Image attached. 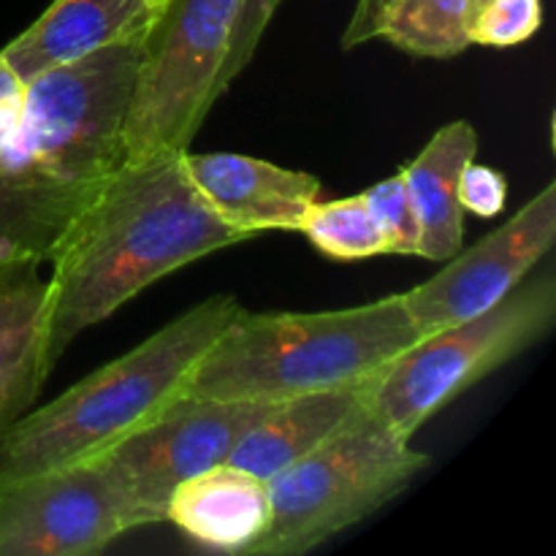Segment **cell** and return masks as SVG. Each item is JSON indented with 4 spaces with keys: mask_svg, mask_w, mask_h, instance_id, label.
Returning a JSON list of instances; mask_svg holds the SVG:
<instances>
[{
    "mask_svg": "<svg viewBox=\"0 0 556 556\" xmlns=\"http://www.w3.org/2000/svg\"><path fill=\"white\" fill-rule=\"evenodd\" d=\"M139 36L27 81L25 109L0 139V250L47 264L74 217L125 163L123 125Z\"/></svg>",
    "mask_w": 556,
    "mask_h": 556,
    "instance_id": "obj_1",
    "label": "cell"
},
{
    "mask_svg": "<svg viewBox=\"0 0 556 556\" xmlns=\"http://www.w3.org/2000/svg\"><path fill=\"white\" fill-rule=\"evenodd\" d=\"M248 239L195 190L182 152L123 163L47 258L54 358L155 280Z\"/></svg>",
    "mask_w": 556,
    "mask_h": 556,
    "instance_id": "obj_2",
    "label": "cell"
},
{
    "mask_svg": "<svg viewBox=\"0 0 556 556\" xmlns=\"http://www.w3.org/2000/svg\"><path fill=\"white\" fill-rule=\"evenodd\" d=\"M242 309L233 293L201 299L58 400L25 413L0 434V489L101 456L152 421L188 391L201 358Z\"/></svg>",
    "mask_w": 556,
    "mask_h": 556,
    "instance_id": "obj_3",
    "label": "cell"
},
{
    "mask_svg": "<svg viewBox=\"0 0 556 556\" xmlns=\"http://www.w3.org/2000/svg\"><path fill=\"white\" fill-rule=\"evenodd\" d=\"M421 340L402 293L326 313H239L195 367L185 394L282 402L372 386Z\"/></svg>",
    "mask_w": 556,
    "mask_h": 556,
    "instance_id": "obj_4",
    "label": "cell"
},
{
    "mask_svg": "<svg viewBox=\"0 0 556 556\" xmlns=\"http://www.w3.org/2000/svg\"><path fill=\"white\" fill-rule=\"evenodd\" d=\"M429 456L372 410L266 481L269 527L250 556H302L400 497Z\"/></svg>",
    "mask_w": 556,
    "mask_h": 556,
    "instance_id": "obj_5",
    "label": "cell"
},
{
    "mask_svg": "<svg viewBox=\"0 0 556 556\" xmlns=\"http://www.w3.org/2000/svg\"><path fill=\"white\" fill-rule=\"evenodd\" d=\"M556 320V275L527 277L500 304L445 326L407 348L369 389V410L402 438L481 383L494 369L530 351Z\"/></svg>",
    "mask_w": 556,
    "mask_h": 556,
    "instance_id": "obj_6",
    "label": "cell"
},
{
    "mask_svg": "<svg viewBox=\"0 0 556 556\" xmlns=\"http://www.w3.org/2000/svg\"><path fill=\"white\" fill-rule=\"evenodd\" d=\"M239 0H163L141 33L125 112V163L179 155L223 96Z\"/></svg>",
    "mask_w": 556,
    "mask_h": 556,
    "instance_id": "obj_7",
    "label": "cell"
},
{
    "mask_svg": "<svg viewBox=\"0 0 556 556\" xmlns=\"http://www.w3.org/2000/svg\"><path fill=\"white\" fill-rule=\"evenodd\" d=\"M271 405L275 402H228L182 394L134 434L101 456H92V462L112 478L144 527L161 525L166 521L174 489L228 462L239 438L258 424Z\"/></svg>",
    "mask_w": 556,
    "mask_h": 556,
    "instance_id": "obj_8",
    "label": "cell"
},
{
    "mask_svg": "<svg viewBox=\"0 0 556 556\" xmlns=\"http://www.w3.org/2000/svg\"><path fill=\"white\" fill-rule=\"evenodd\" d=\"M144 527L92 459L0 489V556H92Z\"/></svg>",
    "mask_w": 556,
    "mask_h": 556,
    "instance_id": "obj_9",
    "label": "cell"
},
{
    "mask_svg": "<svg viewBox=\"0 0 556 556\" xmlns=\"http://www.w3.org/2000/svg\"><path fill=\"white\" fill-rule=\"evenodd\" d=\"M556 242V185L548 182L508 223L470 250H459L438 275L402 293L421 337L486 313L535 271Z\"/></svg>",
    "mask_w": 556,
    "mask_h": 556,
    "instance_id": "obj_10",
    "label": "cell"
},
{
    "mask_svg": "<svg viewBox=\"0 0 556 556\" xmlns=\"http://www.w3.org/2000/svg\"><path fill=\"white\" fill-rule=\"evenodd\" d=\"M182 166L215 215L244 237L299 231L320 195V179L237 152H182Z\"/></svg>",
    "mask_w": 556,
    "mask_h": 556,
    "instance_id": "obj_11",
    "label": "cell"
},
{
    "mask_svg": "<svg viewBox=\"0 0 556 556\" xmlns=\"http://www.w3.org/2000/svg\"><path fill=\"white\" fill-rule=\"evenodd\" d=\"M49 282L38 264L0 266V434L36 407L52 375Z\"/></svg>",
    "mask_w": 556,
    "mask_h": 556,
    "instance_id": "obj_12",
    "label": "cell"
},
{
    "mask_svg": "<svg viewBox=\"0 0 556 556\" xmlns=\"http://www.w3.org/2000/svg\"><path fill=\"white\" fill-rule=\"evenodd\" d=\"M271 505L264 478L223 462L174 489L166 505L185 538L226 554H248L269 527Z\"/></svg>",
    "mask_w": 556,
    "mask_h": 556,
    "instance_id": "obj_13",
    "label": "cell"
},
{
    "mask_svg": "<svg viewBox=\"0 0 556 556\" xmlns=\"http://www.w3.org/2000/svg\"><path fill=\"white\" fill-rule=\"evenodd\" d=\"M147 0H54L27 30L0 49L25 81L96 49L139 36L150 25Z\"/></svg>",
    "mask_w": 556,
    "mask_h": 556,
    "instance_id": "obj_14",
    "label": "cell"
},
{
    "mask_svg": "<svg viewBox=\"0 0 556 556\" xmlns=\"http://www.w3.org/2000/svg\"><path fill=\"white\" fill-rule=\"evenodd\" d=\"M372 386L313 391L271 405L233 445L228 462L269 481L369 410Z\"/></svg>",
    "mask_w": 556,
    "mask_h": 556,
    "instance_id": "obj_15",
    "label": "cell"
},
{
    "mask_svg": "<svg viewBox=\"0 0 556 556\" xmlns=\"http://www.w3.org/2000/svg\"><path fill=\"white\" fill-rule=\"evenodd\" d=\"M478 134L467 119L443 125L421 152L402 168L416 206L421 244L418 258L448 261L465 242V210L459 204L462 168L476 161Z\"/></svg>",
    "mask_w": 556,
    "mask_h": 556,
    "instance_id": "obj_16",
    "label": "cell"
},
{
    "mask_svg": "<svg viewBox=\"0 0 556 556\" xmlns=\"http://www.w3.org/2000/svg\"><path fill=\"white\" fill-rule=\"evenodd\" d=\"M472 0H391L375 22V38L413 58L448 60L470 43Z\"/></svg>",
    "mask_w": 556,
    "mask_h": 556,
    "instance_id": "obj_17",
    "label": "cell"
},
{
    "mask_svg": "<svg viewBox=\"0 0 556 556\" xmlns=\"http://www.w3.org/2000/svg\"><path fill=\"white\" fill-rule=\"evenodd\" d=\"M299 233L309 239L326 258L364 261L389 255V242L375 223L364 195L340 201H315Z\"/></svg>",
    "mask_w": 556,
    "mask_h": 556,
    "instance_id": "obj_18",
    "label": "cell"
},
{
    "mask_svg": "<svg viewBox=\"0 0 556 556\" xmlns=\"http://www.w3.org/2000/svg\"><path fill=\"white\" fill-rule=\"evenodd\" d=\"M362 195L378 228L383 231L386 242H389V255H418L421 226H418L416 206H413L410 193H407L402 172H396L394 177L380 179L372 188L364 190Z\"/></svg>",
    "mask_w": 556,
    "mask_h": 556,
    "instance_id": "obj_19",
    "label": "cell"
},
{
    "mask_svg": "<svg viewBox=\"0 0 556 556\" xmlns=\"http://www.w3.org/2000/svg\"><path fill=\"white\" fill-rule=\"evenodd\" d=\"M543 0H486L470 14V43L516 47L541 30Z\"/></svg>",
    "mask_w": 556,
    "mask_h": 556,
    "instance_id": "obj_20",
    "label": "cell"
},
{
    "mask_svg": "<svg viewBox=\"0 0 556 556\" xmlns=\"http://www.w3.org/2000/svg\"><path fill=\"white\" fill-rule=\"evenodd\" d=\"M280 3L282 0H239L237 22H233L231 30V49H228L226 68H223V90H228L239 79V74L253 63L261 38H264Z\"/></svg>",
    "mask_w": 556,
    "mask_h": 556,
    "instance_id": "obj_21",
    "label": "cell"
},
{
    "mask_svg": "<svg viewBox=\"0 0 556 556\" xmlns=\"http://www.w3.org/2000/svg\"><path fill=\"white\" fill-rule=\"evenodd\" d=\"M459 204L465 212L478 217H494L505 210L508 201V179L492 166L470 161L459 177Z\"/></svg>",
    "mask_w": 556,
    "mask_h": 556,
    "instance_id": "obj_22",
    "label": "cell"
},
{
    "mask_svg": "<svg viewBox=\"0 0 556 556\" xmlns=\"http://www.w3.org/2000/svg\"><path fill=\"white\" fill-rule=\"evenodd\" d=\"M27 81L16 74L9 65V60L0 54V139L9 134L20 119L22 109H25Z\"/></svg>",
    "mask_w": 556,
    "mask_h": 556,
    "instance_id": "obj_23",
    "label": "cell"
},
{
    "mask_svg": "<svg viewBox=\"0 0 556 556\" xmlns=\"http://www.w3.org/2000/svg\"><path fill=\"white\" fill-rule=\"evenodd\" d=\"M389 3L391 0H356L351 20H348L345 33H342V38H340L342 49H353V47H362V43L372 41L375 22H378V14Z\"/></svg>",
    "mask_w": 556,
    "mask_h": 556,
    "instance_id": "obj_24",
    "label": "cell"
},
{
    "mask_svg": "<svg viewBox=\"0 0 556 556\" xmlns=\"http://www.w3.org/2000/svg\"><path fill=\"white\" fill-rule=\"evenodd\" d=\"M481 3H486V0H472V9H470V14H472V11H476L478 5H481Z\"/></svg>",
    "mask_w": 556,
    "mask_h": 556,
    "instance_id": "obj_25",
    "label": "cell"
},
{
    "mask_svg": "<svg viewBox=\"0 0 556 556\" xmlns=\"http://www.w3.org/2000/svg\"><path fill=\"white\" fill-rule=\"evenodd\" d=\"M147 3H150V5H152V9H157V5H161V3H163V0H147Z\"/></svg>",
    "mask_w": 556,
    "mask_h": 556,
    "instance_id": "obj_26",
    "label": "cell"
},
{
    "mask_svg": "<svg viewBox=\"0 0 556 556\" xmlns=\"http://www.w3.org/2000/svg\"><path fill=\"white\" fill-rule=\"evenodd\" d=\"M3 264H9V261H5V255H3V250H0V266Z\"/></svg>",
    "mask_w": 556,
    "mask_h": 556,
    "instance_id": "obj_27",
    "label": "cell"
}]
</instances>
